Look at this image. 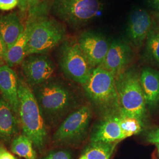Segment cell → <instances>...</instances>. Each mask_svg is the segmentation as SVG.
Listing matches in <instances>:
<instances>
[{"instance_id": "6da1fadb", "label": "cell", "mask_w": 159, "mask_h": 159, "mask_svg": "<svg viewBox=\"0 0 159 159\" xmlns=\"http://www.w3.org/2000/svg\"><path fill=\"white\" fill-rule=\"evenodd\" d=\"M31 89L46 125H57L78 108L77 93L61 80L51 79Z\"/></svg>"}, {"instance_id": "7a4b0ae2", "label": "cell", "mask_w": 159, "mask_h": 159, "mask_svg": "<svg viewBox=\"0 0 159 159\" xmlns=\"http://www.w3.org/2000/svg\"><path fill=\"white\" fill-rule=\"evenodd\" d=\"M50 9L48 3L39 4L31 11L29 20L31 31L27 47V56L31 54H46L64 40L66 30L61 23L47 17Z\"/></svg>"}, {"instance_id": "3957f363", "label": "cell", "mask_w": 159, "mask_h": 159, "mask_svg": "<svg viewBox=\"0 0 159 159\" xmlns=\"http://www.w3.org/2000/svg\"><path fill=\"white\" fill-rule=\"evenodd\" d=\"M82 86L90 102L104 119L121 117L116 77L110 72L101 66L93 68Z\"/></svg>"}, {"instance_id": "277c9868", "label": "cell", "mask_w": 159, "mask_h": 159, "mask_svg": "<svg viewBox=\"0 0 159 159\" xmlns=\"http://www.w3.org/2000/svg\"><path fill=\"white\" fill-rule=\"evenodd\" d=\"M18 115L23 134L41 153L47 142V125L31 88L22 79H18Z\"/></svg>"}, {"instance_id": "5b68a950", "label": "cell", "mask_w": 159, "mask_h": 159, "mask_svg": "<svg viewBox=\"0 0 159 159\" xmlns=\"http://www.w3.org/2000/svg\"><path fill=\"white\" fill-rule=\"evenodd\" d=\"M121 116L134 118L142 121L146 116V102L140 75L133 69L125 70L116 77Z\"/></svg>"}, {"instance_id": "8992f818", "label": "cell", "mask_w": 159, "mask_h": 159, "mask_svg": "<svg viewBox=\"0 0 159 159\" xmlns=\"http://www.w3.org/2000/svg\"><path fill=\"white\" fill-rule=\"evenodd\" d=\"M99 0H52V14L71 27L79 29L90 22L101 10Z\"/></svg>"}, {"instance_id": "52a82bcc", "label": "cell", "mask_w": 159, "mask_h": 159, "mask_svg": "<svg viewBox=\"0 0 159 159\" xmlns=\"http://www.w3.org/2000/svg\"><path fill=\"white\" fill-rule=\"evenodd\" d=\"M59 64L67 77L81 85L89 79L93 69L75 40L64 41L59 52Z\"/></svg>"}, {"instance_id": "ba28073f", "label": "cell", "mask_w": 159, "mask_h": 159, "mask_svg": "<svg viewBox=\"0 0 159 159\" xmlns=\"http://www.w3.org/2000/svg\"><path fill=\"white\" fill-rule=\"evenodd\" d=\"M91 110L88 106L76 109L63 120L53 135L57 144H73L82 141L87 134L91 119Z\"/></svg>"}, {"instance_id": "9c48e42d", "label": "cell", "mask_w": 159, "mask_h": 159, "mask_svg": "<svg viewBox=\"0 0 159 159\" xmlns=\"http://www.w3.org/2000/svg\"><path fill=\"white\" fill-rule=\"evenodd\" d=\"M21 64L24 79L31 88L51 79L55 70L54 64L46 54L29 55Z\"/></svg>"}, {"instance_id": "30bf717a", "label": "cell", "mask_w": 159, "mask_h": 159, "mask_svg": "<svg viewBox=\"0 0 159 159\" xmlns=\"http://www.w3.org/2000/svg\"><path fill=\"white\" fill-rule=\"evenodd\" d=\"M77 41L92 68L102 65L110 45L104 35L95 31H88L81 34Z\"/></svg>"}, {"instance_id": "8fae6325", "label": "cell", "mask_w": 159, "mask_h": 159, "mask_svg": "<svg viewBox=\"0 0 159 159\" xmlns=\"http://www.w3.org/2000/svg\"><path fill=\"white\" fill-rule=\"evenodd\" d=\"M132 58L133 51L130 46L121 40H113L100 66L116 77L125 71Z\"/></svg>"}, {"instance_id": "7c38bea8", "label": "cell", "mask_w": 159, "mask_h": 159, "mask_svg": "<svg viewBox=\"0 0 159 159\" xmlns=\"http://www.w3.org/2000/svg\"><path fill=\"white\" fill-rule=\"evenodd\" d=\"M152 20L146 10L139 8L130 15L126 29L128 39L137 47L142 46L152 30Z\"/></svg>"}, {"instance_id": "4fadbf2b", "label": "cell", "mask_w": 159, "mask_h": 159, "mask_svg": "<svg viewBox=\"0 0 159 159\" xmlns=\"http://www.w3.org/2000/svg\"><path fill=\"white\" fill-rule=\"evenodd\" d=\"M18 77L7 65L0 67V94L17 114L19 112Z\"/></svg>"}, {"instance_id": "5bb4252c", "label": "cell", "mask_w": 159, "mask_h": 159, "mask_svg": "<svg viewBox=\"0 0 159 159\" xmlns=\"http://www.w3.org/2000/svg\"><path fill=\"white\" fill-rule=\"evenodd\" d=\"M11 106L0 97V140L10 142L17 136L20 122Z\"/></svg>"}, {"instance_id": "9a60e30c", "label": "cell", "mask_w": 159, "mask_h": 159, "mask_svg": "<svg viewBox=\"0 0 159 159\" xmlns=\"http://www.w3.org/2000/svg\"><path fill=\"white\" fill-rule=\"evenodd\" d=\"M140 81L146 104L150 108L159 104V71L150 67L144 68Z\"/></svg>"}, {"instance_id": "2e32d148", "label": "cell", "mask_w": 159, "mask_h": 159, "mask_svg": "<svg viewBox=\"0 0 159 159\" xmlns=\"http://www.w3.org/2000/svg\"><path fill=\"white\" fill-rule=\"evenodd\" d=\"M24 30L23 23L16 12L0 16V36L8 49L16 43Z\"/></svg>"}, {"instance_id": "e0dca14e", "label": "cell", "mask_w": 159, "mask_h": 159, "mask_svg": "<svg viewBox=\"0 0 159 159\" xmlns=\"http://www.w3.org/2000/svg\"><path fill=\"white\" fill-rule=\"evenodd\" d=\"M118 118L111 117L104 119L93 133L91 142L115 143L125 139L120 128Z\"/></svg>"}, {"instance_id": "ac0fdd59", "label": "cell", "mask_w": 159, "mask_h": 159, "mask_svg": "<svg viewBox=\"0 0 159 159\" xmlns=\"http://www.w3.org/2000/svg\"><path fill=\"white\" fill-rule=\"evenodd\" d=\"M31 31V23L28 20L23 33L16 43L7 50L4 60L9 67H11L22 63L27 57V47Z\"/></svg>"}, {"instance_id": "d6986e66", "label": "cell", "mask_w": 159, "mask_h": 159, "mask_svg": "<svg viewBox=\"0 0 159 159\" xmlns=\"http://www.w3.org/2000/svg\"><path fill=\"white\" fill-rule=\"evenodd\" d=\"M31 140L25 134L16 137L11 142V150L13 153L25 159H37L36 151Z\"/></svg>"}, {"instance_id": "ffe728a7", "label": "cell", "mask_w": 159, "mask_h": 159, "mask_svg": "<svg viewBox=\"0 0 159 159\" xmlns=\"http://www.w3.org/2000/svg\"><path fill=\"white\" fill-rule=\"evenodd\" d=\"M117 143L91 142L84 154L87 159H109Z\"/></svg>"}, {"instance_id": "44dd1931", "label": "cell", "mask_w": 159, "mask_h": 159, "mask_svg": "<svg viewBox=\"0 0 159 159\" xmlns=\"http://www.w3.org/2000/svg\"><path fill=\"white\" fill-rule=\"evenodd\" d=\"M146 54L148 59L159 65V31L151 30L146 44Z\"/></svg>"}, {"instance_id": "7402d4cb", "label": "cell", "mask_w": 159, "mask_h": 159, "mask_svg": "<svg viewBox=\"0 0 159 159\" xmlns=\"http://www.w3.org/2000/svg\"><path fill=\"white\" fill-rule=\"evenodd\" d=\"M120 128L125 138L139 134L142 129V121L139 120L125 116L118 118Z\"/></svg>"}, {"instance_id": "603a6c76", "label": "cell", "mask_w": 159, "mask_h": 159, "mask_svg": "<svg viewBox=\"0 0 159 159\" xmlns=\"http://www.w3.org/2000/svg\"><path fill=\"white\" fill-rule=\"evenodd\" d=\"M18 7L23 12L31 11L35 7L38 6L41 0H18Z\"/></svg>"}, {"instance_id": "cb8c5ba5", "label": "cell", "mask_w": 159, "mask_h": 159, "mask_svg": "<svg viewBox=\"0 0 159 159\" xmlns=\"http://www.w3.org/2000/svg\"><path fill=\"white\" fill-rule=\"evenodd\" d=\"M43 159H72L71 154L67 150L51 152Z\"/></svg>"}, {"instance_id": "d4e9b609", "label": "cell", "mask_w": 159, "mask_h": 159, "mask_svg": "<svg viewBox=\"0 0 159 159\" xmlns=\"http://www.w3.org/2000/svg\"><path fill=\"white\" fill-rule=\"evenodd\" d=\"M18 0H0V10L7 11L18 6Z\"/></svg>"}, {"instance_id": "484cf974", "label": "cell", "mask_w": 159, "mask_h": 159, "mask_svg": "<svg viewBox=\"0 0 159 159\" xmlns=\"http://www.w3.org/2000/svg\"><path fill=\"white\" fill-rule=\"evenodd\" d=\"M146 139L147 142L152 144H159V127L148 131L146 133Z\"/></svg>"}, {"instance_id": "4316f807", "label": "cell", "mask_w": 159, "mask_h": 159, "mask_svg": "<svg viewBox=\"0 0 159 159\" xmlns=\"http://www.w3.org/2000/svg\"><path fill=\"white\" fill-rule=\"evenodd\" d=\"M0 159H18L12 154L9 152L4 146L0 144Z\"/></svg>"}, {"instance_id": "83f0119b", "label": "cell", "mask_w": 159, "mask_h": 159, "mask_svg": "<svg viewBox=\"0 0 159 159\" xmlns=\"http://www.w3.org/2000/svg\"><path fill=\"white\" fill-rule=\"evenodd\" d=\"M7 50V46L6 45L4 41L0 36V59L2 58L4 60Z\"/></svg>"}, {"instance_id": "f1b7e54d", "label": "cell", "mask_w": 159, "mask_h": 159, "mask_svg": "<svg viewBox=\"0 0 159 159\" xmlns=\"http://www.w3.org/2000/svg\"><path fill=\"white\" fill-rule=\"evenodd\" d=\"M150 1L154 8L159 12V0H150Z\"/></svg>"}, {"instance_id": "f546056e", "label": "cell", "mask_w": 159, "mask_h": 159, "mask_svg": "<svg viewBox=\"0 0 159 159\" xmlns=\"http://www.w3.org/2000/svg\"><path fill=\"white\" fill-rule=\"evenodd\" d=\"M154 19L156 21V23L157 27V31H159V12L155 13L154 14Z\"/></svg>"}, {"instance_id": "4dcf8cb0", "label": "cell", "mask_w": 159, "mask_h": 159, "mask_svg": "<svg viewBox=\"0 0 159 159\" xmlns=\"http://www.w3.org/2000/svg\"><path fill=\"white\" fill-rule=\"evenodd\" d=\"M79 159H86V157L85 156V155L84 154H83V155H82L80 157Z\"/></svg>"}, {"instance_id": "1f68e13d", "label": "cell", "mask_w": 159, "mask_h": 159, "mask_svg": "<svg viewBox=\"0 0 159 159\" xmlns=\"http://www.w3.org/2000/svg\"><path fill=\"white\" fill-rule=\"evenodd\" d=\"M156 147L157 148V150H158V152H159V144H156Z\"/></svg>"}, {"instance_id": "d6a6232c", "label": "cell", "mask_w": 159, "mask_h": 159, "mask_svg": "<svg viewBox=\"0 0 159 159\" xmlns=\"http://www.w3.org/2000/svg\"><path fill=\"white\" fill-rule=\"evenodd\" d=\"M0 67H1V66H0Z\"/></svg>"}]
</instances>
